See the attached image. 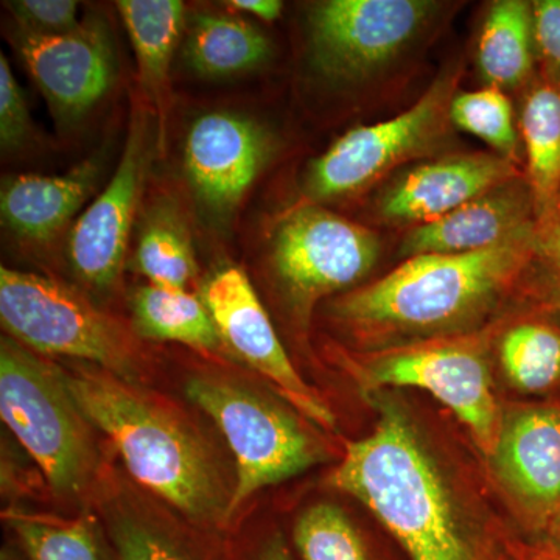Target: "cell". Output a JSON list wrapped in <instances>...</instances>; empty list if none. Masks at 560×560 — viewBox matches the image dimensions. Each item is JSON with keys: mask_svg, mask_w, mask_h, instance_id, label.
I'll use <instances>...</instances> for the list:
<instances>
[{"mask_svg": "<svg viewBox=\"0 0 560 560\" xmlns=\"http://www.w3.org/2000/svg\"><path fill=\"white\" fill-rule=\"evenodd\" d=\"M62 375L81 411L108 436L142 488L209 536L220 539L231 529L232 488L200 431L135 383L102 368L73 364Z\"/></svg>", "mask_w": 560, "mask_h": 560, "instance_id": "obj_1", "label": "cell"}, {"mask_svg": "<svg viewBox=\"0 0 560 560\" xmlns=\"http://www.w3.org/2000/svg\"><path fill=\"white\" fill-rule=\"evenodd\" d=\"M537 223L492 248L408 257L385 278L335 301V316L368 337L434 334L480 316L536 256Z\"/></svg>", "mask_w": 560, "mask_h": 560, "instance_id": "obj_2", "label": "cell"}, {"mask_svg": "<svg viewBox=\"0 0 560 560\" xmlns=\"http://www.w3.org/2000/svg\"><path fill=\"white\" fill-rule=\"evenodd\" d=\"M378 410L370 436L346 444L330 485L360 500L411 560H477L451 492L410 420L393 404Z\"/></svg>", "mask_w": 560, "mask_h": 560, "instance_id": "obj_3", "label": "cell"}, {"mask_svg": "<svg viewBox=\"0 0 560 560\" xmlns=\"http://www.w3.org/2000/svg\"><path fill=\"white\" fill-rule=\"evenodd\" d=\"M0 415L55 495L77 499L91 488L98 470L92 423L61 368L10 337L0 346Z\"/></svg>", "mask_w": 560, "mask_h": 560, "instance_id": "obj_4", "label": "cell"}, {"mask_svg": "<svg viewBox=\"0 0 560 560\" xmlns=\"http://www.w3.org/2000/svg\"><path fill=\"white\" fill-rule=\"evenodd\" d=\"M0 319L10 338L40 355L80 360L130 383L142 375L130 331L58 280L2 267Z\"/></svg>", "mask_w": 560, "mask_h": 560, "instance_id": "obj_5", "label": "cell"}, {"mask_svg": "<svg viewBox=\"0 0 560 560\" xmlns=\"http://www.w3.org/2000/svg\"><path fill=\"white\" fill-rule=\"evenodd\" d=\"M184 389L187 399L215 423L234 455L231 526L254 493L324 459L323 445L293 412L245 383L206 372L191 375Z\"/></svg>", "mask_w": 560, "mask_h": 560, "instance_id": "obj_6", "label": "cell"}, {"mask_svg": "<svg viewBox=\"0 0 560 560\" xmlns=\"http://www.w3.org/2000/svg\"><path fill=\"white\" fill-rule=\"evenodd\" d=\"M378 253L374 232L318 206L291 212L271 242L276 276L305 319L320 298L364 278Z\"/></svg>", "mask_w": 560, "mask_h": 560, "instance_id": "obj_7", "label": "cell"}, {"mask_svg": "<svg viewBox=\"0 0 560 560\" xmlns=\"http://www.w3.org/2000/svg\"><path fill=\"white\" fill-rule=\"evenodd\" d=\"M158 145L156 116L150 106L136 103L116 172L70 230V267L88 289L108 291L120 278L132 220Z\"/></svg>", "mask_w": 560, "mask_h": 560, "instance_id": "obj_8", "label": "cell"}, {"mask_svg": "<svg viewBox=\"0 0 560 560\" xmlns=\"http://www.w3.org/2000/svg\"><path fill=\"white\" fill-rule=\"evenodd\" d=\"M451 80L436 81L399 116L346 132L313 161L305 179L307 197L313 201L348 197L427 149L444 130L445 116H451Z\"/></svg>", "mask_w": 560, "mask_h": 560, "instance_id": "obj_9", "label": "cell"}, {"mask_svg": "<svg viewBox=\"0 0 560 560\" xmlns=\"http://www.w3.org/2000/svg\"><path fill=\"white\" fill-rule=\"evenodd\" d=\"M434 7L423 0L320 2L308 18L313 66L327 79H364L407 47Z\"/></svg>", "mask_w": 560, "mask_h": 560, "instance_id": "obj_10", "label": "cell"}, {"mask_svg": "<svg viewBox=\"0 0 560 560\" xmlns=\"http://www.w3.org/2000/svg\"><path fill=\"white\" fill-rule=\"evenodd\" d=\"M363 381L427 390L463 420L486 456L495 451L503 419L488 363L474 345L444 341L390 350L363 368Z\"/></svg>", "mask_w": 560, "mask_h": 560, "instance_id": "obj_11", "label": "cell"}, {"mask_svg": "<svg viewBox=\"0 0 560 560\" xmlns=\"http://www.w3.org/2000/svg\"><path fill=\"white\" fill-rule=\"evenodd\" d=\"M272 151L271 132L245 114L209 110L191 121L184 139V173L208 223L230 228Z\"/></svg>", "mask_w": 560, "mask_h": 560, "instance_id": "obj_12", "label": "cell"}, {"mask_svg": "<svg viewBox=\"0 0 560 560\" xmlns=\"http://www.w3.org/2000/svg\"><path fill=\"white\" fill-rule=\"evenodd\" d=\"M201 298L223 345L267 378L302 416L320 429L335 430L334 412L291 363L245 272L234 267L215 272Z\"/></svg>", "mask_w": 560, "mask_h": 560, "instance_id": "obj_13", "label": "cell"}, {"mask_svg": "<svg viewBox=\"0 0 560 560\" xmlns=\"http://www.w3.org/2000/svg\"><path fill=\"white\" fill-rule=\"evenodd\" d=\"M16 44L51 113L66 127L83 120L113 86L116 55L98 18H88L66 35L18 32Z\"/></svg>", "mask_w": 560, "mask_h": 560, "instance_id": "obj_14", "label": "cell"}, {"mask_svg": "<svg viewBox=\"0 0 560 560\" xmlns=\"http://www.w3.org/2000/svg\"><path fill=\"white\" fill-rule=\"evenodd\" d=\"M490 458L530 528L544 533L560 510V404L512 412Z\"/></svg>", "mask_w": 560, "mask_h": 560, "instance_id": "obj_15", "label": "cell"}, {"mask_svg": "<svg viewBox=\"0 0 560 560\" xmlns=\"http://www.w3.org/2000/svg\"><path fill=\"white\" fill-rule=\"evenodd\" d=\"M514 178V165L506 158L490 154L447 158L408 172L386 191L381 210L388 220L431 223Z\"/></svg>", "mask_w": 560, "mask_h": 560, "instance_id": "obj_16", "label": "cell"}, {"mask_svg": "<svg viewBox=\"0 0 560 560\" xmlns=\"http://www.w3.org/2000/svg\"><path fill=\"white\" fill-rule=\"evenodd\" d=\"M536 213L528 183L503 184L431 223L419 224L401 243V254H464L492 248L530 224Z\"/></svg>", "mask_w": 560, "mask_h": 560, "instance_id": "obj_17", "label": "cell"}, {"mask_svg": "<svg viewBox=\"0 0 560 560\" xmlns=\"http://www.w3.org/2000/svg\"><path fill=\"white\" fill-rule=\"evenodd\" d=\"M101 515L116 560H230L220 539L125 490L102 501Z\"/></svg>", "mask_w": 560, "mask_h": 560, "instance_id": "obj_18", "label": "cell"}, {"mask_svg": "<svg viewBox=\"0 0 560 560\" xmlns=\"http://www.w3.org/2000/svg\"><path fill=\"white\" fill-rule=\"evenodd\" d=\"M101 173V156H92L66 175H18L5 180L0 195L3 226L20 241L50 242L83 208Z\"/></svg>", "mask_w": 560, "mask_h": 560, "instance_id": "obj_19", "label": "cell"}, {"mask_svg": "<svg viewBox=\"0 0 560 560\" xmlns=\"http://www.w3.org/2000/svg\"><path fill=\"white\" fill-rule=\"evenodd\" d=\"M138 61L143 97L160 125L164 145L165 125L171 108V66L184 24L179 0H120L117 2Z\"/></svg>", "mask_w": 560, "mask_h": 560, "instance_id": "obj_20", "label": "cell"}, {"mask_svg": "<svg viewBox=\"0 0 560 560\" xmlns=\"http://www.w3.org/2000/svg\"><path fill=\"white\" fill-rule=\"evenodd\" d=\"M270 57V39L241 18L200 14L187 33V62L206 79L243 75L260 68Z\"/></svg>", "mask_w": 560, "mask_h": 560, "instance_id": "obj_21", "label": "cell"}, {"mask_svg": "<svg viewBox=\"0 0 560 560\" xmlns=\"http://www.w3.org/2000/svg\"><path fill=\"white\" fill-rule=\"evenodd\" d=\"M521 125L528 186L540 220L560 202V77L548 72L530 90Z\"/></svg>", "mask_w": 560, "mask_h": 560, "instance_id": "obj_22", "label": "cell"}, {"mask_svg": "<svg viewBox=\"0 0 560 560\" xmlns=\"http://www.w3.org/2000/svg\"><path fill=\"white\" fill-rule=\"evenodd\" d=\"M533 3L500 0L482 25L478 62L489 86L517 88L529 79L536 55Z\"/></svg>", "mask_w": 560, "mask_h": 560, "instance_id": "obj_23", "label": "cell"}, {"mask_svg": "<svg viewBox=\"0 0 560 560\" xmlns=\"http://www.w3.org/2000/svg\"><path fill=\"white\" fill-rule=\"evenodd\" d=\"M132 316L136 329L150 340L200 350H217L223 345L205 301L186 289L153 283L140 287L132 296Z\"/></svg>", "mask_w": 560, "mask_h": 560, "instance_id": "obj_24", "label": "cell"}, {"mask_svg": "<svg viewBox=\"0 0 560 560\" xmlns=\"http://www.w3.org/2000/svg\"><path fill=\"white\" fill-rule=\"evenodd\" d=\"M5 522L25 560H116L101 521L92 515L60 518L13 510Z\"/></svg>", "mask_w": 560, "mask_h": 560, "instance_id": "obj_25", "label": "cell"}, {"mask_svg": "<svg viewBox=\"0 0 560 560\" xmlns=\"http://www.w3.org/2000/svg\"><path fill=\"white\" fill-rule=\"evenodd\" d=\"M500 359L515 388L551 393L560 386V327L548 319L523 320L501 341Z\"/></svg>", "mask_w": 560, "mask_h": 560, "instance_id": "obj_26", "label": "cell"}, {"mask_svg": "<svg viewBox=\"0 0 560 560\" xmlns=\"http://www.w3.org/2000/svg\"><path fill=\"white\" fill-rule=\"evenodd\" d=\"M135 261L140 275L153 285H189L197 275V261L189 232L175 210L164 208L151 213L140 232Z\"/></svg>", "mask_w": 560, "mask_h": 560, "instance_id": "obj_27", "label": "cell"}, {"mask_svg": "<svg viewBox=\"0 0 560 560\" xmlns=\"http://www.w3.org/2000/svg\"><path fill=\"white\" fill-rule=\"evenodd\" d=\"M293 540L302 560H370L352 522L334 504L319 503L302 512Z\"/></svg>", "mask_w": 560, "mask_h": 560, "instance_id": "obj_28", "label": "cell"}, {"mask_svg": "<svg viewBox=\"0 0 560 560\" xmlns=\"http://www.w3.org/2000/svg\"><path fill=\"white\" fill-rule=\"evenodd\" d=\"M451 119L460 130L477 136L503 154L517 149V130L510 98L499 88L463 92L452 98Z\"/></svg>", "mask_w": 560, "mask_h": 560, "instance_id": "obj_29", "label": "cell"}, {"mask_svg": "<svg viewBox=\"0 0 560 560\" xmlns=\"http://www.w3.org/2000/svg\"><path fill=\"white\" fill-rule=\"evenodd\" d=\"M79 2L75 0H16L7 2L22 33L35 36H58L75 31L80 25Z\"/></svg>", "mask_w": 560, "mask_h": 560, "instance_id": "obj_30", "label": "cell"}, {"mask_svg": "<svg viewBox=\"0 0 560 560\" xmlns=\"http://www.w3.org/2000/svg\"><path fill=\"white\" fill-rule=\"evenodd\" d=\"M32 135L27 102L5 55H0V143L3 151H16Z\"/></svg>", "mask_w": 560, "mask_h": 560, "instance_id": "obj_31", "label": "cell"}, {"mask_svg": "<svg viewBox=\"0 0 560 560\" xmlns=\"http://www.w3.org/2000/svg\"><path fill=\"white\" fill-rule=\"evenodd\" d=\"M533 9L537 54L548 72L560 77V0H539Z\"/></svg>", "mask_w": 560, "mask_h": 560, "instance_id": "obj_32", "label": "cell"}, {"mask_svg": "<svg viewBox=\"0 0 560 560\" xmlns=\"http://www.w3.org/2000/svg\"><path fill=\"white\" fill-rule=\"evenodd\" d=\"M536 256L547 264L552 275L560 276V202L537 221Z\"/></svg>", "mask_w": 560, "mask_h": 560, "instance_id": "obj_33", "label": "cell"}, {"mask_svg": "<svg viewBox=\"0 0 560 560\" xmlns=\"http://www.w3.org/2000/svg\"><path fill=\"white\" fill-rule=\"evenodd\" d=\"M230 560H293L289 545L280 533H270L259 540L249 541L248 547H226Z\"/></svg>", "mask_w": 560, "mask_h": 560, "instance_id": "obj_34", "label": "cell"}, {"mask_svg": "<svg viewBox=\"0 0 560 560\" xmlns=\"http://www.w3.org/2000/svg\"><path fill=\"white\" fill-rule=\"evenodd\" d=\"M228 5L232 10L242 11L267 22L278 20L283 10V3L279 0H231Z\"/></svg>", "mask_w": 560, "mask_h": 560, "instance_id": "obj_35", "label": "cell"}, {"mask_svg": "<svg viewBox=\"0 0 560 560\" xmlns=\"http://www.w3.org/2000/svg\"><path fill=\"white\" fill-rule=\"evenodd\" d=\"M517 560H560V551L547 541H537L534 545H518L515 548Z\"/></svg>", "mask_w": 560, "mask_h": 560, "instance_id": "obj_36", "label": "cell"}, {"mask_svg": "<svg viewBox=\"0 0 560 560\" xmlns=\"http://www.w3.org/2000/svg\"><path fill=\"white\" fill-rule=\"evenodd\" d=\"M545 541L560 551V510L556 512L555 517L548 523L547 528L544 530Z\"/></svg>", "mask_w": 560, "mask_h": 560, "instance_id": "obj_37", "label": "cell"}, {"mask_svg": "<svg viewBox=\"0 0 560 560\" xmlns=\"http://www.w3.org/2000/svg\"><path fill=\"white\" fill-rule=\"evenodd\" d=\"M555 279L558 280V282L548 291V305L560 315V276L555 275Z\"/></svg>", "mask_w": 560, "mask_h": 560, "instance_id": "obj_38", "label": "cell"}]
</instances>
